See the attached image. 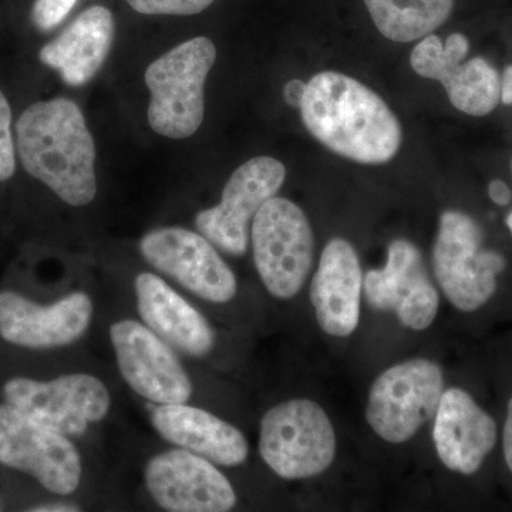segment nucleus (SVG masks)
<instances>
[{
	"mask_svg": "<svg viewBox=\"0 0 512 512\" xmlns=\"http://www.w3.org/2000/svg\"><path fill=\"white\" fill-rule=\"evenodd\" d=\"M376 28L393 42L431 35L450 18L454 0H365Z\"/></svg>",
	"mask_w": 512,
	"mask_h": 512,
	"instance_id": "412c9836",
	"label": "nucleus"
},
{
	"mask_svg": "<svg viewBox=\"0 0 512 512\" xmlns=\"http://www.w3.org/2000/svg\"><path fill=\"white\" fill-rule=\"evenodd\" d=\"M6 403L63 436L80 437L111 409L109 387L89 373L52 380L13 377L3 386Z\"/></svg>",
	"mask_w": 512,
	"mask_h": 512,
	"instance_id": "6e6552de",
	"label": "nucleus"
},
{
	"mask_svg": "<svg viewBox=\"0 0 512 512\" xmlns=\"http://www.w3.org/2000/svg\"><path fill=\"white\" fill-rule=\"evenodd\" d=\"M301 113L316 140L356 163H389L402 146V127L393 111L379 94L346 74L313 76Z\"/></svg>",
	"mask_w": 512,
	"mask_h": 512,
	"instance_id": "f257e3e1",
	"label": "nucleus"
},
{
	"mask_svg": "<svg viewBox=\"0 0 512 512\" xmlns=\"http://www.w3.org/2000/svg\"><path fill=\"white\" fill-rule=\"evenodd\" d=\"M29 511L33 512H77L80 508L77 505L69 503H47L36 505V507L30 508Z\"/></svg>",
	"mask_w": 512,
	"mask_h": 512,
	"instance_id": "c756f323",
	"label": "nucleus"
},
{
	"mask_svg": "<svg viewBox=\"0 0 512 512\" xmlns=\"http://www.w3.org/2000/svg\"><path fill=\"white\" fill-rule=\"evenodd\" d=\"M0 508H2V504H0Z\"/></svg>",
	"mask_w": 512,
	"mask_h": 512,
	"instance_id": "473e14b6",
	"label": "nucleus"
},
{
	"mask_svg": "<svg viewBox=\"0 0 512 512\" xmlns=\"http://www.w3.org/2000/svg\"><path fill=\"white\" fill-rule=\"evenodd\" d=\"M444 393L443 370L427 359L389 367L370 387L366 420L387 443L402 444L433 419Z\"/></svg>",
	"mask_w": 512,
	"mask_h": 512,
	"instance_id": "0eeeda50",
	"label": "nucleus"
},
{
	"mask_svg": "<svg viewBox=\"0 0 512 512\" xmlns=\"http://www.w3.org/2000/svg\"><path fill=\"white\" fill-rule=\"evenodd\" d=\"M16 170L15 143L12 136V110L0 90V183L13 177Z\"/></svg>",
	"mask_w": 512,
	"mask_h": 512,
	"instance_id": "393cba45",
	"label": "nucleus"
},
{
	"mask_svg": "<svg viewBox=\"0 0 512 512\" xmlns=\"http://www.w3.org/2000/svg\"><path fill=\"white\" fill-rule=\"evenodd\" d=\"M470 43L461 33L440 37L429 35L414 47L410 63L414 72L426 79L439 80L457 110L483 117L501 101V77L483 57L461 63L468 55Z\"/></svg>",
	"mask_w": 512,
	"mask_h": 512,
	"instance_id": "4468645a",
	"label": "nucleus"
},
{
	"mask_svg": "<svg viewBox=\"0 0 512 512\" xmlns=\"http://www.w3.org/2000/svg\"><path fill=\"white\" fill-rule=\"evenodd\" d=\"M306 83L301 82V80H291L288 84H286L284 89V97L286 103L291 107H299L301 109V104L303 100V96H305Z\"/></svg>",
	"mask_w": 512,
	"mask_h": 512,
	"instance_id": "bb28decb",
	"label": "nucleus"
},
{
	"mask_svg": "<svg viewBox=\"0 0 512 512\" xmlns=\"http://www.w3.org/2000/svg\"><path fill=\"white\" fill-rule=\"evenodd\" d=\"M79 0H36L32 22L40 32H50L69 16Z\"/></svg>",
	"mask_w": 512,
	"mask_h": 512,
	"instance_id": "a878e982",
	"label": "nucleus"
},
{
	"mask_svg": "<svg viewBox=\"0 0 512 512\" xmlns=\"http://www.w3.org/2000/svg\"><path fill=\"white\" fill-rule=\"evenodd\" d=\"M501 100L504 104H512V64L505 69L501 79Z\"/></svg>",
	"mask_w": 512,
	"mask_h": 512,
	"instance_id": "7c9ffc66",
	"label": "nucleus"
},
{
	"mask_svg": "<svg viewBox=\"0 0 512 512\" xmlns=\"http://www.w3.org/2000/svg\"><path fill=\"white\" fill-rule=\"evenodd\" d=\"M113 40V13L104 6H92L42 47L40 62L59 72L69 86H84L106 62Z\"/></svg>",
	"mask_w": 512,
	"mask_h": 512,
	"instance_id": "aec40b11",
	"label": "nucleus"
},
{
	"mask_svg": "<svg viewBox=\"0 0 512 512\" xmlns=\"http://www.w3.org/2000/svg\"><path fill=\"white\" fill-rule=\"evenodd\" d=\"M439 306V292L431 284L429 276H426L410 289L394 312L406 328L424 330L433 325Z\"/></svg>",
	"mask_w": 512,
	"mask_h": 512,
	"instance_id": "5701e85b",
	"label": "nucleus"
},
{
	"mask_svg": "<svg viewBox=\"0 0 512 512\" xmlns=\"http://www.w3.org/2000/svg\"><path fill=\"white\" fill-rule=\"evenodd\" d=\"M507 225L508 228H510L511 235H512V211L510 212V215L507 217Z\"/></svg>",
	"mask_w": 512,
	"mask_h": 512,
	"instance_id": "2f4dec72",
	"label": "nucleus"
},
{
	"mask_svg": "<svg viewBox=\"0 0 512 512\" xmlns=\"http://www.w3.org/2000/svg\"><path fill=\"white\" fill-rule=\"evenodd\" d=\"M141 322L185 356L205 357L215 346V332L197 308L153 272L134 279Z\"/></svg>",
	"mask_w": 512,
	"mask_h": 512,
	"instance_id": "a211bd4d",
	"label": "nucleus"
},
{
	"mask_svg": "<svg viewBox=\"0 0 512 512\" xmlns=\"http://www.w3.org/2000/svg\"><path fill=\"white\" fill-rule=\"evenodd\" d=\"M433 268L451 305L458 311L474 312L493 298L505 259L483 248V232L470 215L446 211L440 217Z\"/></svg>",
	"mask_w": 512,
	"mask_h": 512,
	"instance_id": "423d86ee",
	"label": "nucleus"
},
{
	"mask_svg": "<svg viewBox=\"0 0 512 512\" xmlns=\"http://www.w3.org/2000/svg\"><path fill=\"white\" fill-rule=\"evenodd\" d=\"M363 272L356 249L346 239L326 244L313 275L309 296L320 329L348 338L357 329L362 302Z\"/></svg>",
	"mask_w": 512,
	"mask_h": 512,
	"instance_id": "f3484780",
	"label": "nucleus"
},
{
	"mask_svg": "<svg viewBox=\"0 0 512 512\" xmlns=\"http://www.w3.org/2000/svg\"><path fill=\"white\" fill-rule=\"evenodd\" d=\"M286 180V168L272 157H256L234 171L225 184L220 204L198 212L195 227L225 254H247L249 225L266 201Z\"/></svg>",
	"mask_w": 512,
	"mask_h": 512,
	"instance_id": "f8f14e48",
	"label": "nucleus"
},
{
	"mask_svg": "<svg viewBox=\"0 0 512 512\" xmlns=\"http://www.w3.org/2000/svg\"><path fill=\"white\" fill-rule=\"evenodd\" d=\"M498 429L466 390H444L434 414L433 440L448 470L471 476L483 466L497 444Z\"/></svg>",
	"mask_w": 512,
	"mask_h": 512,
	"instance_id": "dca6fc26",
	"label": "nucleus"
},
{
	"mask_svg": "<svg viewBox=\"0 0 512 512\" xmlns=\"http://www.w3.org/2000/svg\"><path fill=\"white\" fill-rule=\"evenodd\" d=\"M144 484L164 511L227 512L237 505V493L217 464L180 447L148 460Z\"/></svg>",
	"mask_w": 512,
	"mask_h": 512,
	"instance_id": "ddd939ff",
	"label": "nucleus"
},
{
	"mask_svg": "<svg viewBox=\"0 0 512 512\" xmlns=\"http://www.w3.org/2000/svg\"><path fill=\"white\" fill-rule=\"evenodd\" d=\"M426 276L419 249L406 239H396L390 244L384 268L372 269L363 278L367 302L377 311H396L404 296Z\"/></svg>",
	"mask_w": 512,
	"mask_h": 512,
	"instance_id": "4be33fe9",
	"label": "nucleus"
},
{
	"mask_svg": "<svg viewBox=\"0 0 512 512\" xmlns=\"http://www.w3.org/2000/svg\"><path fill=\"white\" fill-rule=\"evenodd\" d=\"M140 252L156 271L197 298L228 303L237 295V276L201 232L183 227L156 228L141 238Z\"/></svg>",
	"mask_w": 512,
	"mask_h": 512,
	"instance_id": "9d476101",
	"label": "nucleus"
},
{
	"mask_svg": "<svg viewBox=\"0 0 512 512\" xmlns=\"http://www.w3.org/2000/svg\"><path fill=\"white\" fill-rule=\"evenodd\" d=\"M150 420L161 439L217 466L238 467L249 456L248 440L242 431L200 407L187 403L156 404Z\"/></svg>",
	"mask_w": 512,
	"mask_h": 512,
	"instance_id": "6ab92c4d",
	"label": "nucleus"
},
{
	"mask_svg": "<svg viewBox=\"0 0 512 512\" xmlns=\"http://www.w3.org/2000/svg\"><path fill=\"white\" fill-rule=\"evenodd\" d=\"M217 60V47L200 36L168 50L147 67L151 93L147 119L160 136L183 140L204 121V87Z\"/></svg>",
	"mask_w": 512,
	"mask_h": 512,
	"instance_id": "7ed1b4c3",
	"label": "nucleus"
},
{
	"mask_svg": "<svg viewBox=\"0 0 512 512\" xmlns=\"http://www.w3.org/2000/svg\"><path fill=\"white\" fill-rule=\"evenodd\" d=\"M251 244L259 278L276 299H292L308 279L315 238L301 207L286 198H271L256 212Z\"/></svg>",
	"mask_w": 512,
	"mask_h": 512,
	"instance_id": "39448f33",
	"label": "nucleus"
},
{
	"mask_svg": "<svg viewBox=\"0 0 512 512\" xmlns=\"http://www.w3.org/2000/svg\"><path fill=\"white\" fill-rule=\"evenodd\" d=\"M16 147L23 168L72 207L97 194L96 146L74 101H37L16 123Z\"/></svg>",
	"mask_w": 512,
	"mask_h": 512,
	"instance_id": "f03ea898",
	"label": "nucleus"
},
{
	"mask_svg": "<svg viewBox=\"0 0 512 512\" xmlns=\"http://www.w3.org/2000/svg\"><path fill=\"white\" fill-rule=\"evenodd\" d=\"M259 454L284 480H305L325 473L336 456V434L318 403L292 399L271 407L259 427Z\"/></svg>",
	"mask_w": 512,
	"mask_h": 512,
	"instance_id": "20e7f679",
	"label": "nucleus"
},
{
	"mask_svg": "<svg viewBox=\"0 0 512 512\" xmlns=\"http://www.w3.org/2000/svg\"><path fill=\"white\" fill-rule=\"evenodd\" d=\"M488 195H490L491 200H493L495 204L501 205V207L510 204L511 191L508 185L503 183V181L494 180L493 183L488 185Z\"/></svg>",
	"mask_w": 512,
	"mask_h": 512,
	"instance_id": "cd10ccee",
	"label": "nucleus"
},
{
	"mask_svg": "<svg viewBox=\"0 0 512 512\" xmlns=\"http://www.w3.org/2000/svg\"><path fill=\"white\" fill-rule=\"evenodd\" d=\"M503 447L505 463L512 473V399L508 403L507 420H505Z\"/></svg>",
	"mask_w": 512,
	"mask_h": 512,
	"instance_id": "c85d7f7f",
	"label": "nucleus"
},
{
	"mask_svg": "<svg viewBox=\"0 0 512 512\" xmlns=\"http://www.w3.org/2000/svg\"><path fill=\"white\" fill-rule=\"evenodd\" d=\"M128 5L143 15H198L215 0H127Z\"/></svg>",
	"mask_w": 512,
	"mask_h": 512,
	"instance_id": "b1692460",
	"label": "nucleus"
},
{
	"mask_svg": "<svg viewBox=\"0 0 512 512\" xmlns=\"http://www.w3.org/2000/svg\"><path fill=\"white\" fill-rule=\"evenodd\" d=\"M0 464L35 478L50 493L70 495L82 484L79 448L12 404H0Z\"/></svg>",
	"mask_w": 512,
	"mask_h": 512,
	"instance_id": "1a4fd4ad",
	"label": "nucleus"
},
{
	"mask_svg": "<svg viewBox=\"0 0 512 512\" xmlns=\"http://www.w3.org/2000/svg\"><path fill=\"white\" fill-rule=\"evenodd\" d=\"M93 301L72 292L39 305L18 292H0V338L26 349H56L77 342L92 325Z\"/></svg>",
	"mask_w": 512,
	"mask_h": 512,
	"instance_id": "2eb2a0df",
	"label": "nucleus"
},
{
	"mask_svg": "<svg viewBox=\"0 0 512 512\" xmlns=\"http://www.w3.org/2000/svg\"><path fill=\"white\" fill-rule=\"evenodd\" d=\"M110 342L124 382L153 404L188 403L194 384L177 350L143 322L121 319L110 326Z\"/></svg>",
	"mask_w": 512,
	"mask_h": 512,
	"instance_id": "9b49d317",
	"label": "nucleus"
}]
</instances>
